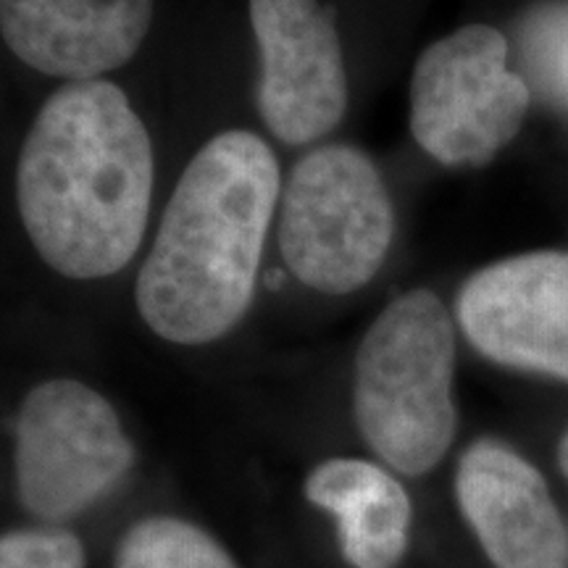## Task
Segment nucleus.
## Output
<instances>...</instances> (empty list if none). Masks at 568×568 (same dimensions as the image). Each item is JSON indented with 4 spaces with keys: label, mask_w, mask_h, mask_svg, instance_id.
Wrapping results in <instances>:
<instances>
[{
    "label": "nucleus",
    "mask_w": 568,
    "mask_h": 568,
    "mask_svg": "<svg viewBox=\"0 0 568 568\" xmlns=\"http://www.w3.org/2000/svg\"><path fill=\"white\" fill-rule=\"evenodd\" d=\"M153 140L109 80L67 82L42 103L17 163V205L42 261L105 280L138 255L151 219Z\"/></svg>",
    "instance_id": "obj_1"
},
{
    "label": "nucleus",
    "mask_w": 568,
    "mask_h": 568,
    "mask_svg": "<svg viewBox=\"0 0 568 568\" xmlns=\"http://www.w3.org/2000/svg\"><path fill=\"white\" fill-rule=\"evenodd\" d=\"M280 195V161L258 134L222 132L195 153L134 284L155 335L205 345L243 322Z\"/></svg>",
    "instance_id": "obj_2"
},
{
    "label": "nucleus",
    "mask_w": 568,
    "mask_h": 568,
    "mask_svg": "<svg viewBox=\"0 0 568 568\" xmlns=\"http://www.w3.org/2000/svg\"><path fill=\"white\" fill-rule=\"evenodd\" d=\"M456 329L443 301L410 290L376 316L355 353L353 416L366 445L397 474L424 477L458 432Z\"/></svg>",
    "instance_id": "obj_3"
},
{
    "label": "nucleus",
    "mask_w": 568,
    "mask_h": 568,
    "mask_svg": "<svg viewBox=\"0 0 568 568\" xmlns=\"http://www.w3.org/2000/svg\"><path fill=\"white\" fill-rule=\"evenodd\" d=\"M280 253L290 274L324 295L372 282L395 234V211L374 161L353 145L303 155L282 187Z\"/></svg>",
    "instance_id": "obj_4"
},
{
    "label": "nucleus",
    "mask_w": 568,
    "mask_h": 568,
    "mask_svg": "<svg viewBox=\"0 0 568 568\" xmlns=\"http://www.w3.org/2000/svg\"><path fill=\"white\" fill-rule=\"evenodd\" d=\"M134 445L105 397L77 379L40 382L13 418V493L38 524H63L113 493Z\"/></svg>",
    "instance_id": "obj_5"
},
{
    "label": "nucleus",
    "mask_w": 568,
    "mask_h": 568,
    "mask_svg": "<svg viewBox=\"0 0 568 568\" xmlns=\"http://www.w3.org/2000/svg\"><path fill=\"white\" fill-rule=\"evenodd\" d=\"M529 88L508 67V40L471 24L432 42L410 77V132L453 169L493 161L524 126Z\"/></svg>",
    "instance_id": "obj_6"
},
{
    "label": "nucleus",
    "mask_w": 568,
    "mask_h": 568,
    "mask_svg": "<svg viewBox=\"0 0 568 568\" xmlns=\"http://www.w3.org/2000/svg\"><path fill=\"white\" fill-rule=\"evenodd\" d=\"M258 42L255 103L284 145L329 134L347 111V71L332 13L318 0H251Z\"/></svg>",
    "instance_id": "obj_7"
},
{
    "label": "nucleus",
    "mask_w": 568,
    "mask_h": 568,
    "mask_svg": "<svg viewBox=\"0 0 568 568\" xmlns=\"http://www.w3.org/2000/svg\"><path fill=\"white\" fill-rule=\"evenodd\" d=\"M456 318L493 364L568 382V253L485 266L460 287Z\"/></svg>",
    "instance_id": "obj_8"
},
{
    "label": "nucleus",
    "mask_w": 568,
    "mask_h": 568,
    "mask_svg": "<svg viewBox=\"0 0 568 568\" xmlns=\"http://www.w3.org/2000/svg\"><path fill=\"white\" fill-rule=\"evenodd\" d=\"M456 503L495 568H568V527L539 468L497 439H477L456 468Z\"/></svg>",
    "instance_id": "obj_9"
},
{
    "label": "nucleus",
    "mask_w": 568,
    "mask_h": 568,
    "mask_svg": "<svg viewBox=\"0 0 568 568\" xmlns=\"http://www.w3.org/2000/svg\"><path fill=\"white\" fill-rule=\"evenodd\" d=\"M153 0H0V34L21 63L63 80H101L148 38Z\"/></svg>",
    "instance_id": "obj_10"
},
{
    "label": "nucleus",
    "mask_w": 568,
    "mask_h": 568,
    "mask_svg": "<svg viewBox=\"0 0 568 568\" xmlns=\"http://www.w3.org/2000/svg\"><path fill=\"white\" fill-rule=\"evenodd\" d=\"M311 506L337 521L351 568H397L406 558L414 503L389 468L364 458H329L303 481Z\"/></svg>",
    "instance_id": "obj_11"
},
{
    "label": "nucleus",
    "mask_w": 568,
    "mask_h": 568,
    "mask_svg": "<svg viewBox=\"0 0 568 568\" xmlns=\"http://www.w3.org/2000/svg\"><path fill=\"white\" fill-rule=\"evenodd\" d=\"M113 568H240L219 539L176 516H148L119 539Z\"/></svg>",
    "instance_id": "obj_12"
},
{
    "label": "nucleus",
    "mask_w": 568,
    "mask_h": 568,
    "mask_svg": "<svg viewBox=\"0 0 568 568\" xmlns=\"http://www.w3.org/2000/svg\"><path fill=\"white\" fill-rule=\"evenodd\" d=\"M521 55L537 88L568 103V3H552L524 21Z\"/></svg>",
    "instance_id": "obj_13"
},
{
    "label": "nucleus",
    "mask_w": 568,
    "mask_h": 568,
    "mask_svg": "<svg viewBox=\"0 0 568 568\" xmlns=\"http://www.w3.org/2000/svg\"><path fill=\"white\" fill-rule=\"evenodd\" d=\"M84 545L59 524H30L0 531V568H84Z\"/></svg>",
    "instance_id": "obj_14"
},
{
    "label": "nucleus",
    "mask_w": 568,
    "mask_h": 568,
    "mask_svg": "<svg viewBox=\"0 0 568 568\" xmlns=\"http://www.w3.org/2000/svg\"><path fill=\"white\" fill-rule=\"evenodd\" d=\"M558 466H560V471H564V477L568 479V426L558 443Z\"/></svg>",
    "instance_id": "obj_15"
}]
</instances>
